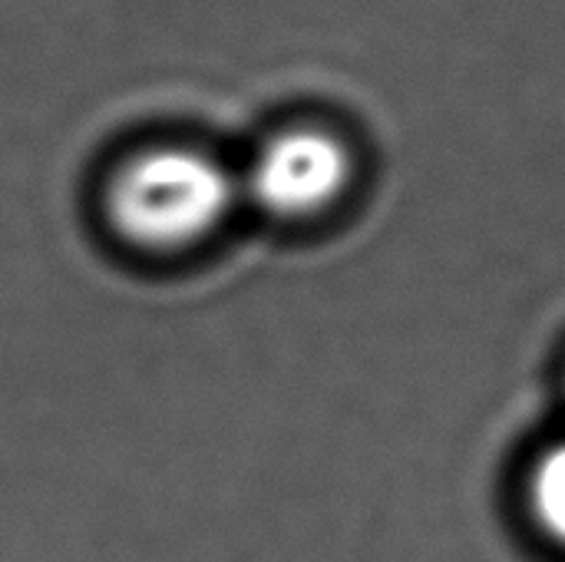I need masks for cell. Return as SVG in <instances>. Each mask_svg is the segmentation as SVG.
I'll list each match as a JSON object with an SVG mask.
<instances>
[{
	"label": "cell",
	"instance_id": "obj_1",
	"mask_svg": "<svg viewBox=\"0 0 565 562\" xmlns=\"http://www.w3.org/2000/svg\"><path fill=\"white\" fill-rule=\"evenodd\" d=\"M232 205V172L192 146H152L129 156L103 192L113 235L146 255H175L205 242Z\"/></svg>",
	"mask_w": 565,
	"mask_h": 562
},
{
	"label": "cell",
	"instance_id": "obj_2",
	"mask_svg": "<svg viewBox=\"0 0 565 562\" xmlns=\"http://www.w3.org/2000/svg\"><path fill=\"white\" fill-rule=\"evenodd\" d=\"M351 182V156L324 129H285L268 139L252 169V199L281 219H305L328 209Z\"/></svg>",
	"mask_w": 565,
	"mask_h": 562
},
{
	"label": "cell",
	"instance_id": "obj_3",
	"mask_svg": "<svg viewBox=\"0 0 565 562\" xmlns=\"http://www.w3.org/2000/svg\"><path fill=\"white\" fill-rule=\"evenodd\" d=\"M530 503L540 527L565 547V441L546 447L530 480Z\"/></svg>",
	"mask_w": 565,
	"mask_h": 562
}]
</instances>
